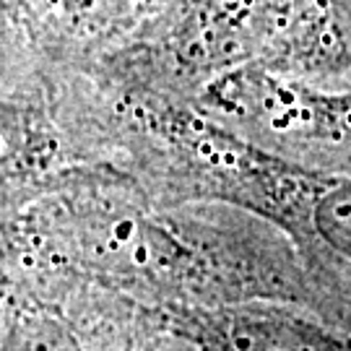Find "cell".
Instances as JSON below:
<instances>
[{
    "label": "cell",
    "mask_w": 351,
    "mask_h": 351,
    "mask_svg": "<svg viewBox=\"0 0 351 351\" xmlns=\"http://www.w3.org/2000/svg\"><path fill=\"white\" fill-rule=\"evenodd\" d=\"M167 320L203 351H351L349 339L271 304L177 307Z\"/></svg>",
    "instance_id": "1"
},
{
    "label": "cell",
    "mask_w": 351,
    "mask_h": 351,
    "mask_svg": "<svg viewBox=\"0 0 351 351\" xmlns=\"http://www.w3.org/2000/svg\"><path fill=\"white\" fill-rule=\"evenodd\" d=\"M300 203L307 232L351 265V180H302Z\"/></svg>",
    "instance_id": "2"
},
{
    "label": "cell",
    "mask_w": 351,
    "mask_h": 351,
    "mask_svg": "<svg viewBox=\"0 0 351 351\" xmlns=\"http://www.w3.org/2000/svg\"><path fill=\"white\" fill-rule=\"evenodd\" d=\"M320 37L326 34L330 45L351 60V0H328L326 16H320Z\"/></svg>",
    "instance_id": "3"
}]
</instances>
